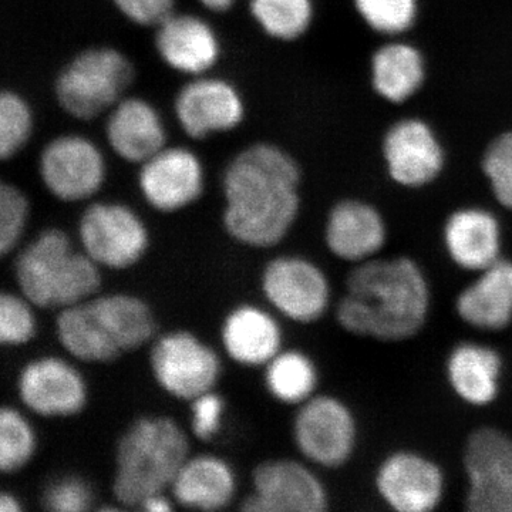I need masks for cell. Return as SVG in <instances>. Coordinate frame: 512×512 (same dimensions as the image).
<instances>
[{"label": "cell", "instance_id": "74e56055", "mask_svg": "<svg viewBox=\"0 0 512 512\" xmlns=\"http://www.w3.org/2000/svg\"><path fill=\"white\" fill-rule=\"evenodd\" d=\"M117 9L136 25L157 26L174 13L175 0H114Z\"/></svg>", "mask_w": 512, "mask_h": 512}, {"label": "cell", "instance_id": "603a6c76", "mask_svg": "<svg viewBox=\"0 0 512 512\" xmlns=\"http://www.w3.org/2000/svg\"><path fill=\"white\" fill-rule=\"evenodd\" d=\"M221 343L238 365L265 367L281 352L284 333L271 312L248 303L228 313L222 323Z\"/></svg>", "mask_w": 512, "mask_h": 512}, {"label": "cell", "instance_id": "1f68e13d", "mask_svg": "<svg viewBox=\"0 0 512 512\" xmlns=\"http://www.w3.org/2000/svg\"><path fill=\"white\" fill-rule=\"evenodd\" d=\"M363 22L380 35L397 36L413 28L419 0H355Z\"/></svg>", "mask_w": 512, "mask_h": 512}, {"label": "cell", "instance_id": "9a60e30c", "mask_svg": "<svg viewBox=\"0 0 512 512\" xmlns=\"http://www.w3.org/2000/svg\"><path fill=\"white\" fill-rule=\"evenodd\" d=\"M138 185L154 210L181 211L204 192V167L187 148L164 147L141 164Z\"/></svg>", "mask_w": 512, "mask_h": 512}, {"label": "cell", "instance_id": "7a4b0ae2", "mask_svg": "<svg viewBox=\"0 0 512 512\" xmlns=\"http://www.w3.org/2000/svg\"><path fill=\"white\" fill-rule=\"evenodd\" d=\"M301 168L282 148L255 144L229 163L222 178L229 237L245 247L281 244L301 210Z\"/></svg>", "mask_w": 512, "mask_h": 512}, {"label": "cell", "instance_id": "8d00e7d4", "mask_svg": "<svg viewBox=\"0 0 512 512\" xmlns=\"http://www.w3.org/2000/svg\"><path fill=\"white\" fill-rule=\"evenodd\" d=\"M191 430L198 440L210 441L218 436L224 421L225 402L214 390L191 400Z\"/></svg>", "mask_w": 512, "mask_h": 512}, {"label": "cell", "instance_id": "cb8c5ba5", "mask_svg": "<svg viewBox=\"0 0 512 512\" xmlns=\"http://www.w3.org/2000/svg\"><path fill=\"white\" fill-rule=\"evenodd\" d=\"M106 136L117 156L143 164L167 141L164 121L153 104L138 97H124L110 110Z\"/></svg>", "mask_w": 512, "mask_h": 512}, {"label": "cell", "instance_id": "d4e9b609", "mask_svg": "<svg viewBox=\"0 0 512 512\" xmlns=\"http://www.w3.org/2000/svg\"><path fill=\"white\" fill-rule=\"evenodd\" d=\"M237 476L224 458L212 454L188 457L170 494L174 503L195 511H221L237 495Z\"/></svg>", "mask_w": 512, "mask_h": 512}, {"label": "cell", "instance_id": "5b68a950", "mask_svg": "<svg viewBox=\"0 0 512 512\" xmlns=\"http://www.w3.org/2000/svg\"><path fill=\"white\" fill-rule=\"evenodd\" d=\"M136 77L133 63L111 47H93L74 57L56 80L62 109L77 120H93L116 106Z\"/></svg>", "mask_w": 512, "mask_h": 512}, {"label": "cell", "instance_id": "ab89813d", "mask_svg": "<svg viewBox=\"0 0 512 512\" xmlns=\"http://www.w3.org/2000/svg\"><path fill=\"white\" fill-rule=\"evenodd\" d=\"M200 2L212 12H225L234 5L235 0H200Z\"/></svg>", "mask_w": 512, "mask_h": 512}, {"label": "cell", "instance_id": "f1b7e54d", "mask_svg": "<svg viewBox=\"0 0 512 512\" xmlns=\"http://www.w3.org/2000/svg\"><path fill=\"white\" fill-rule=\"evenodd\" d=\"M256 22L269 36L279 40H295L311 26L312 0H251Z\"/></svg>", "mask_w": 512, "mask_h": 512}, {"label": "cell", "instance_id": "6da1fadb", "mask_svg": "<svg viewBox=\"0 0 512 512\" xmlns=\"http://www.w3.org/2000/svg\"><path fill=\"white\" fill-rule=\"evenodd\" d=\"M433 291L423 266L407 255L353 265L335 308L340 328L357 338L400 343L426 328Z\"/></svg>", "mask_w": 512, "mask_h": 512}, {"label": "cell", "instance_id": "e0dca14e", "mask_svg": "<svg viewBox=\"0 0 512 512\" xmlns=\"http://www.w3.org/2000/svg\"><path fill=\"white\" fill-rule=\"evenodd\" d=\"M19 392L29 409L46 417L74 416L89 400L82 373L59 357H43L26 366Z\"/></svg>", "mask_w": 512, "mask_h": 512}, {"label": "cell", "instance_id": "5bb4252c", "mask_svg": "<svg viewBox=\"0 0 512 512\" xmlns=\"http://www.w3.org/2000/svg\"><path fill=\"white\" fill-rule=\"evenodd\" d=\"M382 151L390 180L409 190L433 184L446 163L439 137L420 119L394 123L383 138Z\"/></svg>", "mask_w": 512, "mask_h": 512}, {"label": "cell", "instance_id": "f546056e", "mask_svg": "<svg viewBox=\"0 0 512 512\" xmlns=\"http://www.w3.org/2000/svg\"><path fill=\"white\" fill-rule=\"evenodd\" d=\"M35 119L28 101L12 90H0V163L28 146Z\"/></svg>", "mask_w": 512, "mask_h": 512}, {"label": "cell", "instance_id": "60d3db41", "mask_svg": "<svg viewBox=\"0 0 512 512\" xmlns=\"http://www.w3.org/2000/svg\"><path fill=\"white\" fill-rule=\"evenodd\" d=\"M20 505L18 500L9 494H0V512H18Z\"/></svg>", "mask_w": 512, "mask_h": 512}, {"label": "cell", "instance_id": "3957f363", "mask_svg": "<svg viewBox=\"0 0 512 512\" xmlns=\"http://www.w3.org/2000/svg\"><path fill=\"white\" fill-rule=\"evenodd\" d=\"M190 457V439L167 416H144L131 424L116 448L113 495L123 508H140L147 498L171 490Z\"/></svg>", "mask_w": 512, "mask_h": 512}, {"label": "cell", "instance_id": "7c38bea8", "mask_svg": "<svg viewBox=\"0 0 512 512\" xmlns=\"http://www.w3.org/2000/svg\"><path fill=\"white\" fill-rule=\"evenodd\" d=\"M326 485L311 467L292 458L262 461L252 473V493L242 501L248 512H325Z\"/></svg>", "mask_w": 512, "mask_h": 512}, {"label": "cell", "instance_id": "2e32d148", "mask_svg": "<svg viewBox=\"0 0 512 512\" xmlns=\"http://www.w3.org/2000/svg\"><path fill=\"white\" fill-rule=\"evenodd\" d=\"M448 261L460 271L478 274L503 258L504 229L493 211L461 207L448 215L441 232Z\"/></svg>", "mask_w": 512, "mask_h": 512}, {"label": "cell", "instance_id": "f35d334b", "mask_svg": "<svg viewBox=\"0 0 512 512\" xmlns=\"http://www.w3.org/2000/svg\"><path fill=\"white\" fill-rule=\"evenodd\" d=\"M174 504L173 497H168L167 493H161L147 498V500L141 504L140 510L148 512H167L173 510Z\"/></svg>", "mask_w": 512, "mask_h": 512}, {"label": "cell", "instance_id": "d6986e66", "mask_svg": "<svg viewBox=\"0 0 512 512\" xmlns=\"http://www.w3.org/2000/svg\"><path fill=\"white\" fill-rule=\"evenodd\" d=\"M175 116L188 136L205 138L238 127L245 116L244 101L225 80L198 76L178 93Z\"/></svg>", "mask_w": 512, "mask_h": 512}, {"label": "cell", "instance_id": "ac0fdd59", "mask_svg": "<svg viewBox=\"0 0 512 512\" xmlns=\"http://www.w3.org/2000/svg\"><path fill=\"white\" fill-rule=\"evenodd\" d=\"M444 375L448 389L461 403L487 409L503 390V355L487 343L461 340L448 352Z\"/></svg>", "mask_w": 512, "mask_h": 512}, {"label": "cell", "instance_id": "83f0119b", "mask_svg": "<svg viewBox=\"0 0 512 512\" xmlns=\"http://www.w3.org/2000/svg\"><path fill=\"white\" fill-rule=\"evenodd\" d=\"M264 369L266 390L276 402L299 407L318 390V366L302 350L282 349Z\"/></svg>", "mask_w": 512, "mask_h": 512}, {"label": "cell", "instance_id": "d590c367", "mask_svg": "<svg viewBox=\"0 0 512 512\" xmlns=\"http://www.w3.org/2000/svg\"><path fill=\"white\" fill-rule=\"evenodd\" d=\"M45 507L55 512H82L92 507L93 490L80 477H64L49 485L45 493Z\"/></svg>", "mask_w": 512, "mask_h": 512}, {"label": "cell", "instance_id": "277c9868", "mask_svg": "<svg viewBox=\"0 0 512 512\" xmlns=\"http://www.w3.org/2000/svg\"><path fill=\"white\" fill-rule=\"evenodd\" d=\"M16 276L20 288L40 308H69L100 291L101 268L86 252H77L60 229H47L25 249Z\"/></svg>", "mask_w": 512, "mask_h": 512}, {"label": "cell", "instance_id": "484cf974", "mask_svg": "<svg viewBox=\"0 0 512 512\" xmlns=\"http://www.w3.org/2000/svg\"><path fill=\"white\" fill-rule=\"evenodd\" d=\"M370 72L375 92L390 103L400 104L423 86L426 62L420 50L410 43H386L373 55Z\"/></svg>", "mask_w": 512, "mask_h": 512}, {"label": "cell", "instance_id": "8fae6325", "mask_svg": "<svg viewBox=\"0 0 512 512\" xmlns=\"http://www.w3.org/2000/svg\"><path fill=\"white\" fill-rule=\"evenodd\" d=\"M83 251L100 268L123 271L137 265L150 247L147 225L120 202H94L79 224Z\"/></svg>", "mask_w": 512, "mask_h": 512}, {"label": "cell", "instance_id": "e575fe53", "mask_svg": "<svg viewBox=\"0 0 512 512\" xmlns=\"http://www.w3.org/2000/svg\"><path fill=\"white\" fill-rule=\"evenodd\" d=\"M36 333V320L28 303L0 292V346L23 345Z\"/></svg>", "mask_w": 512, "mask_h": 512}, {"label": "cell", "instance_id": "4dcf8cb0", "mask_svg": "<svg viewBox=\"0 0 512 512\" xmlns=\"http://www.w3.org/2000/svg\"><path fill=\"white\" fill-rule=\"evenodd\" d=\"M36 450L35 431L15 409L0 407V471L12 473L25 466Z\"/></svg>", "mask_w": 512, "mask_h": 512}, {"label": "cell", "instance_id": "30bf717a", "mask_svg": "<svg viewBox=\"0 0 512 512\" xmlns=\"http://www.w3.org/2000/svg\"><path fill=\"white\" fill-rule=\"evenodd\" d=\"M261 286L276 312L301 325L319 322L332 302L328 275L312 259L301 255L271 259L262 272Z\"/></svg>", "mask_w": 512, "mask_h": 512}, {"label": "cell", "instance_id": "ba28073f", "mask_svg": "<svg viewBox=\"0 0 512 512\" xmlns=\"http://www.w3.org/2000/svg\"><path fill=\"white\" fill-rule=\"evenodd\" d=\"M150 367L158 386L168 396L185 402L214 390L222 375L220 355L187 330L165 333L154 340Z\"/></svg>", "mask_w": 512, "mask_h": 512}, {"label": "cell", "instance_id": "52a82bcc", "mask_svg": "<svg viewBox=\"0 0 512 512\" xmlns=\"http://www.w3.org/2000/svg\"><path fill=\"white\" fill-rule=\"evenodd\" d=\"M470 512H512V436L494 426L477 427L463 448Z\"/></svg>", "mask_w": 512, "mask_h": 512}, {"label": "cell", "instance_id": "44dd1931", "mask_svg": "<svg viewBox=\"0 0 512 512\" xmlns=\"http://www.w3.org/2000/svg\"><path fill=\"white\" fill-rule=\"evenodd\" d=\"M457 318L478 332H504L512 325V259H498L457 293Z\"/></svg>", "mask_w": 512, "mask_h": 512}, {"label": "cell", "instance_id": "836d02e7", "mask_svg": "<svg viewBox=\"0 0 512 512\" xmlns=\"http://www.w3.org/2000/svg\"><path fill=\"white\" fill-rule=\"evenodd\" d=\"M29 201L15 185L0 178V256L8 254L25 231Z\"/></svg>", "mask_w": 512, "mask_h": 512}, {"label": "cell", "instance_id": "4fadbf2b", "mask_svg": "<svg viewBox=\"0 0 512 512\" xmlns=\"http://www.w3.org/2000/svg\"><path fill=\"white\" fill-rule=\"evenodd\" d=\"M39 173L57 200L86 201L106 181V160L92 140L79 134L53 138L42 150Z\"/></svg>", "mask_w": 512, "mask_h": 512}, {"label": "cell", "instance_id": "d6a6232c", "mask_svg": "<svg viewBox=\"0 0 512 512\" xmlns=\"http://www.w3.org/2000/svg\"><path fill=\"white\" fill-rule=\"evenodd\" d=\"M481 168L495 201L512 211V130L505 131L488 144Z\"/></svg>", "mask_w": 512, "mask_h": 512}, {"label": "cell", "instance_id": "ffe728a7", "mask_svg": "<svg viewBox=\"0 0 512 512\" xmlns=\"http://www.w3.org/2000/svg\"><path fill=\"white\" fill-rule=\"evenodd\" d=\"M389 241V227L375 205L343 200L330 210L325 224V244L330 254L357 265L382 254Z\"/></svg>", "mask_w": 512, "mask_h": 512}, {"label": "cell", "instance_id": "9c48e42d", "mask_svg": "<svg viewBox=\"0 0 512 512\" xmlns=\"http://www.w3.org/2000/svg\"><path fill=\"white\" fill-rule=\"evenodd\" d=\"M373 484L379 500L396 512H433L446 500V471L412 448L386 454L377 464Z\"/></svg>", "mask_w": 512, "mask_h": 512}, {"label": "cell", "instance_id": "7402d4cb", "mask_svg": "<svg viewBox=\"0 0 512 512\" xmlns=\"http://www.w3.org/2000/svg\"><path fill=\"white\" fill-rule=\"evenodd\" d=\"M156 47L171 69L202 76L220 59L221 45L210 23L192 15H177L157 26Z\"/></svg>", "mask_w": 512, "mask_h": 512}, {"label": "cell", "instance_id": "4316f807", "mask_svg": "<svg viewBox=\"0 0 512 512\" xmlns=\"http://www.w3.org/2000/svg\"><path fill=\"white\" fill-rule=\"evenodd\" d=\"M57 336L63 348L82 362L110 363L123 356L107 335L90 299L62 309Z\"/></svg>", "mask_w": 512, "mask_h": 512}, {"label": "cell", "instance_id": "8992f818", "mask_svg": "<svg viewBox=\"0 0 512 512\" xmlns=\"http://www.w3.org/2000/svg\"><path fill=\"white\" fill-rule=\"evenodd\" d=\"M292 436L306 461L333 470L346 466L355 456L359 423L348 403L332 394L316 393L299 406Z\"/></svg>", "mask_w": 512, "mask_h": 512}]
</instances>
